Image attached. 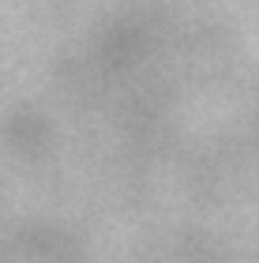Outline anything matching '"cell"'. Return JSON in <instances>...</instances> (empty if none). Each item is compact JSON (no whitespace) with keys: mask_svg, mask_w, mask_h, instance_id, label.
<instances>
[]
</instances>
